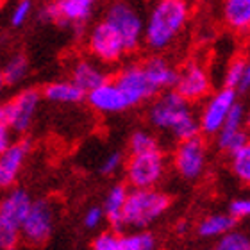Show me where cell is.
Listing matches in <instances>:
<instances>
[{
    "label": "cell",
    "instance_id": "6da1fadb",
    "mask_svg": "<svg viewBox=\"0 0 250 250\" xmlns=\"http://www.w3.org/2000/svg\"><path fill=\"white\" fill-rule=\"evenodd\" d=\"M189 20L186 0H157L145 20L143 42L154 52L167 50Z\"/></svg>",
    "mask_w": 250,
    "mask_h": 250
},
{
    "label": "cell",
    "instance_id": "7a4b0ae2",
    "mask_svg": "<svg viewBox=\"0 0 250 250\" xmlns=\"http://www.w3.org/2000/svg\"><path fill=\"white\" fill-rule=\"evenodd\" d=\"M148 122L159 130H170L177 141L200 132V124L191 109V102L181 97L175 89H168L154 100L148 109Z\"/></svg>",
    "mask_w": 250,
    "mask_h": 250
},
{
    "label": "cell",
    "instance_id": "3957f363",
    "mask_svg": "<svg viewBox=\"0 0 250 250\" xmlns=\"http://www.w3.org/2000/svg\"><path fill=\"white\" fill-rule=\"evenodd\" d=\"M170 208V198L154 188H132L122 213L124 230H143L161 218Z\"/></svg>",
    "mask_w": 250,
    "mask_h": 250
},
{
    "label": "cell",
    "instance_id": "277c9868",
    "mask_svg": "<svg viewBox=\"0 0 250 250\" xmlns=\"http://www.w3.org/2000/svg\"><path fill=\"white\" fill-rule=\"evenodd\" d=\"M105 21L109 23L122 38L125 52H134L143 42L145 20L134 5L127 0H118L105 13Z\"/></svg>",
    "mask_w": 250,
    "mask_h": 250
},
{
    "label": "cell",
    "instance_id": "5b68a950",
    "mask_svg": "<svg viewBox=\"0 0 250 250\" xmlns=\"http://www.w3.org/2000/svg\"><path fill=\"white\" fill-rule=\"evenodd\" d=\"M56 225V208L47 198L32 200L31 209L20 225V238L29 245H43L50 240Z\"/></svg>",
    "mask_w": 250,
    "mask_h": 250
},
{
    "label": "cell",
    "instance_id": "8992f818",
    "mask_svg": "<svg viewBox=\"0 0 250 250\" xmlns=\"http://www.w3.org/2000/svg\"><path fill=\"white\" fill-rule=\"evenodd\" d=\"M165 167L161 150L132 154L125 165V177L132 188H156L165 175Z\"/></svg>",
    "mask_w": 250,
    "mask_h": 250
},
{
    "label": "cell",
    "instance_id": "52a82bcc",
    "mask_svg": "<svg viewBox=\"0 0 250 250\" xmlns=\"http://www.w3.org/2000/svg\"><path fill=\"white\" fill-rule=\"evenodd\" d=\"M208 148L200 136H191L179 141L173 154V167L177 173L186 181H197L206 170Z\"/></svg>",
    "mask_w": 250,
    "mask_h": 250
},
{
    "label": "cell",
    "instance_id": "ba28073f",
    "mask_svg": "<svg viewBox=\"0 0 250 250\" xmlns=\"http://www.w3.org/2000/svg\"><path fill=\"white\" fill-rule=\"evenodd\" d=\"M115 83L122 89V93L125 95L130 107H134V105L141 104V102H146V100H150L152 97H156L159 93L148 81L141 64H127V66H124L115 77Z\"/></svg>",
    "mask_w": 250,
    "mask_h": 250
},
{
    "label": "cell",
    "instance_id": "9c48e42d",
    "mask_svg": "<svg viewBox=\"0 0 250 250\" xmlns=\"http://www.w3.org/2000/svg\"><path fill=\"white\" fill-rule=\"evenodd\" d=\"M88 47L89 52L102 62H116L124 58L125 47L118 32L107 23L100 21L89 31L88 36Z\"/></svg>",
    "mask_w": 250,
    "mask_h": 250
},
{
    "label": "cell",
    "instance_id": "30bf717a",
    "mask_svg": "<svg viewBox=\"0 0 250 250\" xmlns=\"http://www.w3.org/2000/svg\"><path fill=\"white\" fill-rule=\"evenodd\" d=\"M236 100V89L227 88L220 89L218 93H214L211 99L206 102L202 113L198 116V124H200V130L208 136H216L222 125H224L225 118L229 115L230 107L234 105Z\"/></svg>",
    "mask_w": 250,
    "mask_h": 250
},
{
    "label": "cell",
    "instance_id": "8fae6325",
    "mask_svg": "<svg viewBox=\"0 0 250 250\" xmlns=\"http://www.w3.org/2000/svg\"><path fill=\"white\" fill-rule=\"evenodd\" d=\"M40 100H42V95L38 93L36 89H25L4 105L11 130H15V132L29 130L38 113V107H40Z\"/></svg>",
    "mask_w": 250,
    "mask_h": 250
},
{
    "label": "cell",
    "instance_id": "7c38bea8",
    "mask_svg": "<svg viewBox=\"0 0 250 250\" xmlns=\"http://www.w3.org/2000/svg\"><path fill=\"white\" fill-rule=\"evenodd\" d=\"M173 89L188 102H198L204 97L209 95L211 81L206 72V68L197 61H189L183 66L181 72H177V81Z\"/></svg>",
    "mask_w": 250,
    "mask_h": 250
},
{
    "label": "cell",
    "instance_id": "4fadbf2b",
    "mask_svg": "<svg viewBox=\"0 0 250 250\" xmlns=\"http://www.w3.org/2000/svg\"><path fill=\"white\" fill-rule=\"evenodd\" d=\"M86 100L91 105V109L104 113V115H113V113H122L129 109L130 105L122 93V89L116 86L115 81H105L99 84L97 88L89 89L86 93Z\"/></svg>",
    "mask_w": 250,
    "mask_h": 250
},
{
    "label": "cell",
    "instance_id": "5bb4252c",
    "mask_svg": "<svg viewBox=\"0 0 250 250\" xmlns=\"http://www.w3.org/2000/svg\"><path fill=\"white\" fill-rule=\"evenodd\" d=\"M32 204L31 195L25 189H11L4 195L0 200V224L11 230H18L20 232V225L29 213Z\"/></svg>",
    "mask_w": 250,
    "mask_h": 250
},
{
    "label": "cell",
    "instance_id": "9a60e30c",
    "mask_svg": "<svg viewBox=\"0 0 250 250\" xmlns=\"http://www.w3.org/2000/svg\"><path fill=\"white\" fill-rule=\"evenodd\" d=\"M29 150H31V143L23 140L11 143L0 154V189H7L16 183L21 167L29 156Z\"/></svg>",
    "mask_w": 250,
    "mask_h": 250
},
{
    "label": "cell",
    "instance_id": "2e32d148",
    "mask_svg": "<svg viewBox=\"0 0 250 250\" xmlns=\"http://www.w3.org/2000/svg\"><path fill=\"white\" fill-rule=\"evenodd\" d=\"M97 0H56L59 20L62 27H73L77 32L84 31V23L89 20Z\"/></svg>",
    "mask_w": 250,
    "mask_h": 250
},
{
    "label": "cell",
    "instance_id": "e0dca14e",
    "mask_svg": "<svg viewBox=\"0 0 250 250\" xmlns=\"http://www.w3.org/2000/svg\"><path fill=\"white\" fill-rule=\"evenodd\" d=\"M141 66H143L146 77H148V81H150L152 86H154L157 91L170 89L175 86L177 70H175L165 58H161V56L146 58L145 61L141 62Z\"/></svg>",
    "mask_w": 250,
    "mask_h": 250
},
{
    "label": "cell",
    "instance_id": "ac0fdd59",
    "mask_svg": "<svg viewBox=\"0 0 250 250\" xmlns=\"http://www.w3.org/2000/svg\"><path fill=\"white\" fill-rule=\"evenodd\" d=\"M72 81L83 89L84 93H88L89 89L97 88L99 84L107 81V73L97 62L88 61V59H81L72 68Z\"/></svg>",
    "mask_w": 250,
    "mask_h": 250
},
{
    "label": "cell",
    "instance_id": "d6986e66",
    "mask_svg": "<svg viewBox=\"0 0 250 250\" xmlns=\"http://www.w3.org/2000/svg\"><path fill=\"white\" fill-rule=\"evenodd\" d=\"M127 193H129V189H127L125 184H115L104 198L102 209H104L105 220L109 222V225L113 227L115 232H122L124 230L122 213H124L125 200H127Z\"/></svg>",
    "mask_w": 250,
    "mask_h": 250
},
{
    "label": "cell",
    "instance_id": "ffe728a7",
    "mask_svg": "<svg viewBox=\"0 0 250 250\" xmlns=\"http://www.w3.org/2000/svg\"><path fill=\"white\" fill-rule=\"evenodd\" d=\"M43 97L56 104H79L86 99V93L70 81H56L43 88Z\"/></svg>",
    "mask_w": 250,
    "mask_h": 250
},
{
    "label": "cell",
    "instance_id": "44dd1931",
    "mask_svg": "<svg viewBox=\"0 0 250 250\" xmlns=\"http://www.w3.org/2000/svg\"><path fill=\"white\" fill-rule=\"evenodd\" d=\"M236 227V218L230 213L227 214H211L198 224L197 234L200 238L211 240V238H220L222 234L229 232L230 229Z\"/></svg>",
    "mask_w": 250,
    "mask_h": 250
},
{
    "label": "cell",
    "instance_id": "7402d4cb",
    "mask_svg": "<svg viewBox=\"0 0 250 250\" xmlns=\"http://www.w3.org/2000/svg\"><path fill=\"white\" fill-rule=\"evenodd\" d=\"M224 18L236 31L250 29V0H225Z\"/></svg>",
    "mask_w": 250,
    "mask_h": 250
},
{
    "label": "cell",
    "instance_id": "603a6c76",
    "mask_svg": "<svg viewBox=\"0 0 250 250\" xmlns=\"http://www.w3.org/2000/svg\"><path fill=\"white\" fill-rule=\"evenodd\" d=\"M230 167L240 183L250 186V141L230 154Z\"/></svg>",
    "mask_w": 250,
    "mask_h": 250
},
{
    "label": "cell",
    "instance_id": "cb8c5ba5",
    "mask_svg": "<svg viewBox=\"0 0 250 250\" xmlns=\"http://www.w3.org/2000/svg\"><path fill=\"white\" fill-rule=\"evenodd\" d=\"M249 141V134H247L245 129H220L216 132V145H218L220 150L227 152V154H232L234 150H238L240 146H243Z\"/></svg>",
    "mask_w": 250,
    "mask_h": 250
},
{
    "label": "cell",
    "instance_id": "d4e9b609",
    "mask_svg": "<svg viewBox=\"0 0 250 250\" xmlns=\"http://www.w3.org/2000/svg\"><path fill=\"white\" fill-rule=\"evenodd\" d=\"M156 249V238L143 230H136L118 238V250H152Z\"/></svg>",
    "mask_w": 250,
    "mask_h": 250
},
{
    "label": "cell",
    "instance_id": "484cf974",
    "mask_svg": "<svg viewBox=\"0 0 250 250\" xmlns=\"http://www.w3.org/2000/svg\"><path fill=\"white\" fill-rule=\"evenodd\" d=\"M27 72H29V62H27V59L23 56H13L9 61L5 62L4 70H2L5 84L21 83L27 77Z\"/></svg>",
    "mask_w": 250,
    "mask_h": 250
},
{
    "label": "cell",
    "instance_id": "4316f807",
    "mask_svg": "<svg viewBox=\"0 0 250 250\" xmlns=\"http://www.w3.org/2000/svg\"><path fill=\"white\" fill-rule=\"evenodd\" d=\"M218 250H250V236L241 230L230 229L218 238L216 243Z\"/></svg>",
    "mask_w": 250,
    "mask_h": 250
},
{
    "label": "cell",
    "instance_id": "83f0119b",
    "mask_svg": "<svg viewBox=\"0 0 250 250\" xmlns=\"http://www.w3.org/2000/svg\"><path fill=\"white\" fill-rule=\"evenodd\" d=\"M130 152L132 154H140V152H150V150H159V141L154 134H150L148 130H136L132 138H130Z\"/></svg>",
    "mask_w": 250,
    "mask_h": 250
},
{
    "label": "cell",
    "instance_id": "f1b7e54d",
    "mask_svg": "<svg viewBox=\"0 0 250 250\" xmlns=\"http://www.w3.org/2000/svg\"><path fill=\"white\" fill-rule=\"evenodd\" d=\"M32 0H18L11 11V25L13 27H21L23 23H27V20L32 15Z\"/></svg>",
    "mask_w": 250,
    "mask_h": 250
},
{
    "label": "cell",
    "instance_id": "f546056e",
    "mask_svg": "<svg viewBox=\"0 0 250 250\" xmlns=\"http://www.w3.org/2000/svg\"><path fill=\"white\" fill-rule=\"evenodd\" d=\"M245 59H234L230 62L227 70H225V77H224V84L227 88H234L238 89L241 81V75H243V70H245Z\"/></svg>",
    "mask_w": 250,
    "mask_h": 250
},
{
    "label": "cell",
    "instance_id": "4dcf8cb0",
    "mask_svg": "<svg viewBox=\"0 0 250 250\" xmlns=\"http://www.w3.org/2000/svg\"><path fill=\"white\" fill-rule=\"evenodd\" d=\"M118 238L120 236L115 232H100L93 240L91 247L95 250H118Z\"/></svg>",
    "mask_w": 250,
    "mask_h": 250
},
{
    "label": "cell",
    "instance_id": "1f68e13d",
    "mask_svg": "<svg viewBox=\"0 0 250 250\" xmlns=\"http://www.w3.org/2000/svg\"><path fill=\"white\" fill-rule=\"evenodd\" d=\"M84 227L89 230H95L99 229L102 222L105 220V214H104V209L99 208V206H93V208H89L86 213H84Z\"/></svg>",
    "mask_w": 250,
    "mask_h": 250
},
{
    "label": "cell",
    "instance_id": "d6a6232c",
    "mask_svg": "<svg viewBox=\"0 0 250 250\" xmlns=\"http://www.w3.org/2000/svg\"><path fill=\"white\" fill-rule=\"evenodd\" d=\"M122 163H124V157H122L120 152H111L104 157V161L100 163V172L104 175H113L120 170Z\"/></svg>",
    "mask_w": 250,
    "mask_h": 250
},
{
    "label": "cell",
    "instance_id": "836d02e7",
    "mask_svg": "<svg viewBox=\"0 0 250 250\" xmlns=\"http://www.w3.org/2000/svg\"><path fill=\"white\" fill-rule=\"evenodd\" d=\"M229 213L238 218H249L250 216V197H241L234 198L229 206Z\"/></svg>",
    "mask_w": 250,
    "mask_h": 250
},
{
    "label": "cell",
    "instance_id": "e575fe53",
    "mask_svg": "<svg viewBox=\"0 0 250 250\" xmlns=\"http://www.w3.org/2000/svg\"><path fill=\"white\" fill-rule=\"evenodd\" d=\"M13 143L11 138V127L7 124V116H5L4 105H0V154Z\"/></svg>",
    "mask_w": 250,
    "mask_h": 250
},
{
    "label": "cell",
    "instance_id": "d590c367",
    "mask_svg": "<svg viewBox=\"0 0 250 250\" xmlns=\"http://www.w3.org/2000/svg\"><path fill=\"white\" fill-rule=\"evenodd\" d=\"M20 240L21 238L18 230H11L0 224V249H4V250L15 249Z\"/></svg>",
    "mask_w": 250,
    "mask_h": 250
},
{
    "label": "cell",
    "instance_id": "8d00e7d4",
    "mask_svg": "<svg viewBox=\"0 0 250 250\" xmlns=\"http://www.w3.org/2000/svg\"><path fill=\"white\" fill-rule=\"evenodd\" d=\"M40 20L47 21V23H58L59 15H58V7H56V2H50V4H45L40 9Z\"/></svg>",
    "mask_w": 250,
    "mask_h": 250
},
{
    "label": "cell",
    "instance_id": "74e56055",
    "mask_svg": "<svg viewBox=\"0 0 250 250\" xmlns=\"http://www.w3.org/2000/svg\"><path fill=\"white\" fill-rule=\"evenodd\" d=\"M238 89H240V91H249L250 89V61L245 62V70H243V75H241Z\"/></svg>",
    "mask_w": 250,
    "mask_h": 250
},
{
    "label": "cell",
    "instance_id": "f35d334b",
    "mask_svg": "<svg viewBox=\"0 0 250 250\" xmlns=\"http://www.w3.org/2000/svg\"><path fill=\"white\" fill-rule=\"evenodd\" d=\"M175 230H177V234H186L188 230H189V224L188 222H179Z\"/></svg>",
    "mask_w": 250,
    "mask_h": 250
},
{
    "label": "cell",
    "instance_id": "ab89813d",
    "mask_svg": "<svg viewBox=\"0 0 250 250\" xmlns=\"http://www.w3.org/2000/svg\"><path fill=\"white\" fill-rule=\"evenodd\" d=\"M4 86H5V79H4V73L0 72V91L4 89Z\"/></svg>",
    "mask_w": 250,
    "mask_h": 250
},
{
    "label": "cell",
    "instance_id": "60d3db41",
    "mask_svg": "<svg viewBox=\"0 0 250 250\" xmlns=\"http://www.w3.org/2000/svg\"><path fill=\"white\" fill-rule=\"evenodd\" d=\"M245 124L250 127V111H249V113H247V116H245Z\"/></svg>",
    "mask_w": 250,
    "mask_h": 250
},
{
    "label": "cell",
    "instance_id": "b9f144b4",
    "mask_svg": "<svg viewBox=\"0 0 250 250\" xmlns=\"http://www.w3.org/2000/svg\"><path fill=\"white\" fill-rule=\"evenodd\" d=\"M0 9H2V0H0Z\"/></svg>",
    "mask_w": 250,
    "mask_h": 250
}]
</instances>
